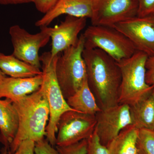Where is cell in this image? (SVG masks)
Here are the masks:
<instances>
[{"label":"cell","mask_w":154,"mask_h":154,"mask_svg":"<svg viewBox=\"0 0 154 154\" xmlns=\"http://www.w3.org/2000/svg\"><path fill=\"white\" fill-rule=\"evenodd\" d=\"M83 57L88 85L100 109L118 105L121 74L117 62L99 48H85Z\"/></svg>","instance_id":"obj_1"},{"label":"cell","mask_w":154,"mask_h":154,"mask_svg":"<svg viewBox=\"0 0 154 154\" xmlns=\"http://www.w3.org/2000/svg\"><path fill=\"white\" fill-rule=\"evenodd\" d=\"M19 118L17 134L9 150L13 153L23 141L37 142L46 137V128L49 120L50 109L47 97L40 87L38 90L13 102Z\"/></svg>","instance_id":"obj_2"},{"label":"cell","mask_w":154,"mask_h":154,"mask_svg":"<svg viewBox=\"0 0 154 154\" xmlns=\"http://www.w3.org/2000/svg\"><path fill=\"white\" fill-rule=\"evenodd\" d=\"M58 55H52L50 51L40 56L43 80L41 88L44 91L50 109L49 120L46 126V139L51 146L56 145L57 124L62 114L68 110H74L67 103L58 83L56 65Z\"/></svg>","instance_id":"obj_3"},{"label":"cell","mask_w":154,"mask_h":154,"mask_svg":"<svg viewBox=\"0 0 154 154\" xmlns=\"http://www.w3.org/2000/svg\"><path fill=\"white\" fill-rule=\"evenodd\" d=\"M148 56L137 51L131 57L117 62L121 74L119 104L131 106L150 93V86L146 80V63Z\"/></svg>","instance_id":"obj_4"},{"label":"cell","mask_w":154,"mask_h":154,"mask_svg":"<svg viewBox=\"0 0 154 154\" xmlns=\"http://www.w3.org/2000/svg\"><path fill=\"white\" fill-rule=\"evenodd\" d=\"M85 38L81 34L76 43L58 54L56 75L64 97L72 96L87 79V69L83 57Z\"/></svg>","instance_id":"obj_5"},{"label":"cell","mask_w":154,"mask_h":154,"mask_svg":"<svg viewBox=\"0 0 154 154\" xmlns=\"http://www.w3.org/2000/svg\"><path fill=\"white\" fill-rule=\"evenodd\" d=\"M82 34L85 48H99L117 62L131 57L137 51L129 38L113 27L91 25Z\"/></svg>","instance_id":"obj_6"},{"label":"cell","mask_w":154,"mask_h":154,"mask_svg":"<svg viewBox=\"0 0 154 154\" xmlns=\"http://www.w3.org/2000/svg\"><path fill=\"white\" fill-rule=\"evenodd\" d=\"M95 115L70 110L60 117L57 124L56 145L66 146L87 139L96 129Z\"/></svg>","instance_id":"obj_7"},{"label":"cell","mask_w":154,"mask_h":154,"mask_svg":"<svg viewBox=\"0 0 154 154\" xmlns=\"http://www.w3.org/2000/svg\"><path fill=\"white\" fill-rule=\"evenodd\" d=\"M36 34L29 33L19 25L10 27L9 34L14 48L12 54L26 63L41 68L39 51L48 43L50 36L44 28Z\"/></svg>","instance_id":"obj_8"},{"label":"cell","mask_w":154,"mask_h":154,"mask_svg":"<svg viewBox=\"0 0 154 154\" xmlns=\"http://www.w3.org/2000/svg\"><path fill=\"white\" fill-rule=\"evenodd\" d=\"M95 116V131L101 143L107 147L122 130L133 124L129 106L125 104L101 110Z\"/></svg>","instance_id":"obj_9"},{"label":"cell","mask_w":154,"mask_h":154,"mask_svg":"<svg viewBox=\"0 0 154 154\" xmlns=\"http://www.w3.org/2000/svg\"><path fill=\"white\" fill-rule=\"evenodd\" d=\"M91 25L113 27L137 16V7L133 0H91Z\"/></svg>","instance_id":"obj_10"},{"label":"cell","mask_w":154,"mask_h":154,"mask_svg":"<svg viewBox=\"0 0 154 154\" xmlns=\"http://www.w3.org/2000/svg\"><path fill=\"white\" fill-rule=\"evenodd\" d=\"M113 27L129 38L137 51L148 57L154 55V16H136Z\"/></svg>","instance_id":"obj_11"},{"label":"cell","mask_w":154,"mask_h":154,"mask_svg":"<svg viewBox=\"0 0 154 154\" xmlns=\"http://www.w3.org/2000/svg\"><path fill=\"white\" fill-rule=\"evenodd\" d=\"M87 19L67 16L60 25L53 28L42 27L51 38L50 52L52 56L58 55L77 43L79 38V33L85 28Z\"/></svg>","instance_id":"obj_12"},{"label":"cell","mask_w":154,"mask_h":154,"mask_svg":"<svg viewBox=\"0 0 154 154\" xmlns=\"http://www.w3.org/2000/svg\"><path fill=\"white\" fill-rule=\"evenodd\" d=\"M92 13L91 0H58L52 8L36 21L35 25L39 28L48 26L54 19L64 14L91 19Z\"/></svg>","instance_id":"obj_13"},{"label":"cell","mask_w":154,"mask_h":154,"mask_svg":"<svg viewBox=\"0 0 154 154\" xmlns=\"http://www.w3.org/2000/svg\"><path fill=\"white\" fill-rule=\"evenodd\" d=\"M42 80V74L30 78L7 77L0 84V99L5 98L17 102L38 91Z\"/></svg>","instance_id":"obj_14"},{"label":"cell","mask_w":154,"mask_h":154,"mask_svg":"<svg viewBox=\"0 0 154 154\" xmlns=\"http://www.w3.org/2000/svg\"><path fill=\"white\" fill-rule=\"evenodd\" d=\"M18 126V114L13 102L7 98L0 99V142L8 150Z\"/></svg>","instance_id":"obj_15"},{"label":"cell","mask_w":154,"mask_h":154,"mask_svg":"<svg viewBox=\"0 0 154 154\" xmlns=\"http://www.w3.org/2000/svg\"><path fill=\"white\" fill-rule=\"evenodd\" d=\"M129 107L132 125L139 129L154 131V88L140 101Z\"/></svg>","instance_id":"obj_16"},{"label":"cell","mask_w":154,"mask_h":154,"mask_svg":"<svg viewBox=\"0 0 154 154\" xmlns=\"http://www.w3.org/2000/svg\"><path fill=\"white\" fill-rule=\"evenodd\" d=\"M0 70L6 75L16 78H30L41 75L40 69L15 57L0 52Z\"/></svg>","instance_id":"obj_17"},{"label":"cell","mask_w":154,"mask_h":154,"mask_svg":"<svg viewBox=\"0 0 154 154\" xmlns=\"http://www.w3.org/2000/svg\"><path fill=\"white\" fill-rule=\"evenodd\" d=\"M139 130L133 125L122 130L107 147L109 154H138L137 141Z\"/></svg>","instance_id":"obj_18"},{"label":"cell","mask_w":154,"mask_h":154,"mask_svg":"<svg viewBox=\"0 0 154 154\" xmlns=\"http://www.w3.org/2000/svg\"><path fill=\"white\" fill-rule=\"evenodd\" d=\"M66 101L72 109L86 114L95 115L101 110L88 86L87 79L76 93Z\"/></svg>","instance_id":"obj_19"},{"label":"cell","mask_w":154,"mask_h":154,"mask_svg":"<svg viewBox=\"0 0 154 154\" xmlns=\"http://www.w3.org/2000/svg\"><path fill=\"white\" fill-rule=\"evenodd\" d=\"M137 147L138 154H154V131L139 130Z\"/></svg>","instance_id":"obj_20"},{"label":"cell","mask_w":154,"mask_h":154,"mask_svg":"<svg viewBox=\"0 0 154 154\" xmlns=\"http://www.w3.org/2000/svg\"><path fill=\"white\" fill-rule=\"evenodd\" d=\"M87 150L86 154H109L107 147L100 142L96 131L87 139Z\"/></svg>","instance_id":"obj_21"},{"label":"cell","mask_w":154,"mask_h":154,"mask_svg":"<svg viewBox=\"0 0 154 154\" xmlns=\"http://www.w3.org/2000/svg\"><path fill=\"white\" fill-rule=\"evenodd\" d=\"M87 144L85 139L66 146H56V149L59 154H86Z\"/></svg>","instance_id":"obj_22"},{"label":"cell","mask_w":154,"mask_h":154,"mask_svg":"<svg viewBox=\"0 0 154 154\" xmlns=\"http://www.w3.org/2000/svg\"><path fill=\"white\" fill-rule=\"evenodd\" d=\"M137 7V16H154V0H133Z\"/></svg>","instance_id":"obj_23"},{"label":"cell","mask_w":154,"mask_h":154,"mask_svg":"<svg viewBox=\"0 0 154 154\" xmlns=\"http://www.w3.org/2000/svg\"><path fill=\"white\" fill-rule=\"evenodd\" d=\"M35 153L36 154H59L56 149H54L44 139L35 143Z\"/></svg>","instance_id":"obj_24"},{"label":"cell","mask_w":154,"mask_h":154,"mask_svg":"<svg viewBox=\"0 0 154 154\" xmlns=\"http://www.w3.org/2000/svg\"><path fill=\"white\" fill-rule=\"evenodd\" d=\"M35 146V143L28 140L21 143L17 150L13 153H11L9 150L8 152L10 154H34Z\"/></svg>","instance_id":"obj_25"},{"label":"cell","mask_w":154,"mask_h":154,"mask_svg":"<svg viewBox=\"0 0 154 154\" xmlns=\"http://www.w3.org/2000/svg\"><path fill=\"white\" fill-rule=\"evenodd\" d=\"M58 0H32L36 10L42 14H45L56 4Z\"/></svg>","instance_id":"obj_26"},{"label":"cell","mask_w":154,"mask_h":154,"mask_svg":"<svg viewBox=\"0 0 154 154\" xmlns=\"http://www.w3.org/2000/svg\"><path fill=\"white\" fill-rule=\"evenodd\" d=\"M146 80L149 85H154V55L147 59L146 63Z\"/></svg>","instance_id":"obj_27"},{"label":"cell","mask_w":154,"mask_h":154,"mask_svg":"<svg viewBox=\"0 0 154 154\" xmlns=\"http://www.w3.org/2000/svg\"><path fill=\"white\" fill-rule=\"evenodd\" d=\"M32 3V0H0V5H16Z\"/></svg>","instance_id":"obj_28"},{"label":"cell","mask_w":154,"mask_h":154,"mask_svg":"<svg viewBox=\"0 0 154 154\" xmlns=\"http://www.w3.org/2000/svg\"><path fill=\"white\" fill-rule=\"evenodd\" d=\"M7 77L6 75L4 73H3L1 70H0V84H1L3 81V80Z\"/></svg>","instance_id":"obj_29"},{"label":"cell","mask_w":154,"mask_h":154,"mask_svg":"<svg viewBox=\"0 0 154 154\" xmlns=\"http://www.w3.org/2000/svg\"><path fill=\"white\" fill-rule=\"evenodd\" d=\"M2 154H10L8 152V150L6 149V148L4 147L3 149Z\"/></svg>","instance_id":"obj_30"},{"label":"cell","mask_w":154,"mask_h":154,"mask_svg":"<svg viewBox=\"0 0 154 154\" xmlns=\"http://www.w3.org/2000/svg\"><path fill=\"white\" fill-rule=\"evenodd\" d=\"M0 152H1V149H0Z\"/></svg>","instance_id":"obj_31"}]
</instances>
